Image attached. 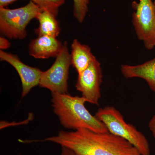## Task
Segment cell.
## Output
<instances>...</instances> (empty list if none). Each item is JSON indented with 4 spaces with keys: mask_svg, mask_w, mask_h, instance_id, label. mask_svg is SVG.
Returning <instances> with one entry per match:
<instances>
[{
    "mask_svg": "<svg viewBox=\"0 0 155 155\" xmlns=\"http://www.w3.org/2000/svg\"><path fill=\"white\" fill-rule=\"evenodd\" d=\"M11 46V43L4 37L0 38V48L1 50L7 49Z\"/></svg>",
    "mask_w": 155,
    "mask_h": 155,
    "instance_id": "cell-15",
    "label": "cell"
},
{
    "mask_svg": "<svg viewBox=\"0 0 155 155\" xmlns=\"http://www.w3.org/2000/svg\"><path fill=\"white\" fill-rule=\"evenodd\" d=\"M70 54L71 65L80 74L96 59L88 45L81 44L76 39L72 41Z\"/></svg>",
    "mask_w": 155,
    "mask_h": 155,
    "instance_id": "cell-11",
    "label": "cell"
},
{
    "mask_svg": "<svg viewBox=\"0 0 155 155\" xmlns=\"http://www.w3.org/2000/svg\"><path fill=\"white\" fill-rule=\"evenodd\" d=\"M134 9L132 23L139 39L144 43L146 48L155 47V8L152 0H139L133 2Z\"/></svg>",
    "mask_w": 155,
    "mask_h": 155,
    "instance_id": "cell-6",
    "label": "cell"
},
{
    "mask_svg": "<svg viewBox=\"0 0 155 155\" xmlns=\"http://www.w3.org/2000/svg\"><path fill=\"white\" fill-rule=\"evenodd\" d=\"M17 0H0V8H5Z\"/></svg>",
    "mask_w": 155,
    "mask_h": 155,
    "instance_id": "cell-18",
    "label": "cell"
},
{
    "mask_svg": "<svg viewBox=\"0 0 155 155\" xmlns=\"http://www.w3.org/2000/svg\"><path fill=\"white\" fill-rule=\"evenodd\" d=\"M42 10H47L56 16L59 8L64 5L65 0H30Z\"/></svg>",
    "mask_w": 155,
    "mask_h": 155,
    "instance_id": "cell-14",
    "label": "cell"
},
{
    "mask_svg": "<svg viewBox=\"0 0 155 155\" xmlns=\"http://www.w3.org/2000/svg\"><path fill=\"white\" fill-rule=\"evenodd\" d=\"M102 82L101 64L96 58L85 70L78 74L75 87L87 102L98 105L101 97L100 87Z\"/></svg>",
    "mask_w": 155,
    "mask_h": 155,
    "instance_id": "cell-7",
    "label": "cell"
},
{
    "mask_svg": "<svg viewBox=\"0 0 155 155\" xmlns=\"http://www.w3.org/2000/svg\"><path fill=\"white\" fill-rule=\"evenodd\" d=\"M63 44L57 38L41 35L32 40L29 45V54L36 59L57 57Z\"/></svg>",
    "mask_w": 155,
    "mask_h": 155,
    "instance_id": "cell-9",
    "label": "cell"
},
{
    "mask_svg": "<svg viewBox=\"0 0 155 155\" xmlns=\"http://www.w3.org/2000/svg\"><path fill=\"white\" fill-rule=\"evenodd\" d=\"M95 116L105 125L110 133L129 142L141 155H150L149 144L144 134L134 125L125 122L116 108L111 106L100 108Z\"/></svg>",
    "mask_w": 155,
    "mask_h": 155,
    "instance_id": "cell-3",
    "label": "cell"
},
{
    "mask_svg": "<svg viewBox=\"0 0 155 155\" xmlns=\"http://www.w3.org/2000/svg\"><path fill=\"white\" fill-rule=\"evenodd\" d=\"M56 15L47 10H42L39 13L36 19L39 22L38 28L35 30L38 36H46L57 38L61 31L59 22Z\"/></svg>",
    "mask_w": 155,
    "mask_h": 155,
    "instance_id": "cell-12",
    "label": "cell"
},
{
    "mask_svg": "<svg viewBox=\"0 0 155 155\" xmlns=\"http://www.w3.org/2000/svg\"><path fill=\"white\" fill-rule=\"evenodd\" d=\"M71 65L68 44L65 41L52 66L42 72L39 86L47 89L52 94H69L68 80Z\"/></svg>",
    "mask_w": 155,
    "mask_h": 155,
    "instance_id": "cell-5",
    "label": "cell"
},
{
    "mask_svg": "<svg viewBox=\"0 0 155 155\" xmlns=\"http://www.w3.org/2000/svg\"><path fill=\"white\" fill-rule=\"evenodd\" d=\"M153 3H154V5L155 8V0H154V1Z\"/></svg>",
    "mask_w": 155,
    "mask_h": 155,
    "instance_id": "cell-19",
    "label": "cell"
},
{
    "mask_svg": "<svg viewBox=\"0 0 155 155\" xmlns=\"http://www.w3.org/2000/svg\"><path fill=\"white\" fill-rule=\"evenodd\" d=\"M61 153L60 155H79L77 154L72 150L65 147H61Z\"/></svg>",
    "mask_w": 155,
    "mask_h": 155,
    "instance_id": "cell-17",
    "label": "cell"
},
{
    "mask_svg": "<svg viewBox=\"0 0 155 155\" xmlns=\"http://www.w3.org/2000/svg\"><path fill=\"white\" fill-rule=\"evenodd\" d=\"M0 59L11 64L19 74L22 83V98L26 96L35 87L39 85L42 71L38 68L26 65L16 55L3 50L0 51Z\"/></svg>",
    "mask_w": 155,
    "mask_h": 155,
    "instance_id": "cell-8",
    "label": "cell"
},
{
    "mask_svg": "<svg viewBox=\"0 0 155 155\" xmlns=\"http://www.w3.org/2000/svg\"><path fill=\"white\" fill-rule=\"evenodd\" d=\"M148 127L155 138V115L153 116L149 122Z\"/></svg>",
    "mask_w": 155,
    "mask_h": 155,
    "instance_id": "cell-16",
    "label": "cell"
},
{
    "mask_svg": "<svg viewBox=\"0 0 155 155\" xmlns=\"http://www.w3.org/2000/svg\"><path fill=\"white\" fill-rule=\"evenodd\" d=\"M43 141L57 143L79 155H141L129 142L109 132L98 133L85 129L61 130L58 135Z\"/></svg>",
    "mask_w": 155,
    "mask_h": 155,
    "instance_id": "cell-1",
    "label": "cell"
},
{
    "mask_svg": "<svg viewBox=\"0 0 155 155\" xmlns=\"http://www.w3.org/2000/svg\"><path fill=\"white\" fill-rule=\"evenodd\" d=\"M52 106L61 125L74 130L87 129L98 133L109 132L102 122L92 115L84 105L86 100L82 96L69 94H52Z\"/></svg>",
    "mask_w": 155,
    "mask_h": 155,
    "instance_id": "cell-2",
    "label": "cell"
},
{
    "mask_svg": "<svg viewBox=\"0 0 155 155\" xmlns=\"http://www.w3.org/2000/svg\"><path fill=\"white\" fill-rule=\"evenodd\" d=\"M91 0H73V13L78 21L82 23L88 12V6Z\"/></svg>",
    "mask_w": 155,
    "mask_h": 155,
    "instance_id": "cell-13",
    "label": "cell"
},
{
    "mask_svg": "<svg viewBox=\"0 0 155 155\" xmlns=\"http://www.w3.org/2000/svg\"><path fill=\"white\" fill-rule=\"evenodd\" d=\"M121 71L125 78H139L144 79L155 93V58L140 65H122Z\"/></svg>",
    "mask_w": 155,
    "mask_h": 155,
    "instance_id": "cell-10",
    "label": "cell"
},
{
    "mask_svg": "<svg viewBox=\"0 0 155 155\" xmlns=\"http://www.w3.org/2000/svg\"><path fill=\"white\" fill-rule=\"evenodd\" d=\"M42 11L31 1L18 8H0L1 32L9 38H25L27 35V25L32 19H36Z\"/></svg>",
    "mask_w": 155,
    "mask_h": 155,
    "instance_id": "cell-4",
    "label": "cell"
}]
</instances>
